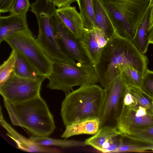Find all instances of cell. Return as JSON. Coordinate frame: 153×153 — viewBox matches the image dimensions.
<instances>
[{
  "label": "cell",
  "instance_id": "cell-21",
  "mask_svg": "<svg viewBox=\"0 0 153 153\" xmlns=\"http://www.w3.org/2000/svg\"><path fill=\"white\" fill-rule=\"evenodd\" d=\"M85 29L95 28V17L93 0H76Z\"/></svg>",
  "mask_w": 153,
  "mask_h": 153
},
{
  "label": "cell",
  "instance_id": "cell-12",
  "mask_svg": "<svg viewBox=\"0 0 153 153\" xmlns=\"http://www.w3.org/2000/svg\"><path fill=\"white\" fill-rule=\"evenodd\" d=\"M101 1L114 27L116 33L122 37L132 39L140 24L126 16L112 5Z\"/></svg>",
  "mask_w": 153,
  "mask_h": 153
},
{
  "label": "cell",
  "instance_id": "cell-26",
  "mask_svg": "<svg viewBox=\"0 0 153 153\" xmlns=\"http://www.w3.org/2000/svg\"><path fill=\"white\" fill-rule=\"evenodd\" d=\"M16 53V51L12 49L9 57L1 65L0 85L8 78L13 72L15 61Z\"/></svg>",
  "mask_w": 153,
  "mask_h": 153
},
{
  "label": "cell",
  "instance_id": "cell-1",
  "mask_svg": "<svg viewBox=\"0 0 153 153\" xmlns=\"http://www.w3.org/2000/svg\"><path fill=\"white\" fill-rule=\"evenodd\" d=\"M147 57L141 53L131 40L116 33L108 42L94 66L99 82L103 88L120 76V69L133 67L143 76L147 68Z\"/></svg>",
  "mask_w": 153,
  "mask_h": 153
},
{
  "label": "cell",
  "instance_id": "cell-4",
  "mask_svg": "<svg viewBox=\"0 0 153 153\" xmlns=\"http://www.w3.org/2000/svg\"><path fill=\"white\" fill-rule=\"evenodd\" d=\"M47 79L49 82L47 87L48 88L66 94L71 91L74 86L99 82L94 66L90 63L53 61L51 71Z\"/></svg>",
  "mask_w": 153,
  "mask_h": 153
},
{
  "label": "cell",
  "instance_id": "cell-20",
  "mask_svg": "<svg viewBox=\"0 0 153 153\" xmlns=\"http://www.w3.org/2000/svg\"><path fill=\"white\" fill-rule=\"evenodd\" d=\"M16 51V57L13 71L15 75L22 77L31 79L41 76L23 55Z\"/></svg>",
  "mask_w": 153,
  "mask_h": 153
},
{
  "label": "cell",
  "instance_id": "cell-19",
  "mask_svg": "<svg viewBox=\"0 0 153 153\" xmlns=\"http://www.w3.org/2000/svg\"><path fill=\"white\" fill-rule=\"evenodd\" d=\"M29 139L35 144L42 146H55L62 148L84 147L86 146L84 141L74 140H60L48 136H31Z\"/></svg>",
  "mask_w": 153,
  "mask_h": 153
},
{
  "label": "cell",
  "instance_id": "cell-8",
  "mask_svg": "<svg viewBox=\"0 0 153 153\" xmlns=\"http://www.w3.org/2000/svg\"><path fill=\"white\" fill-rule=\"evenodd\" d=\"M117 128L123 134L132 130L153 125V115L139 104L135 105H122L116 120Z\"/></svg>",
  "mask_w": 153,
  "mask_h": 153
},
{
  "label": "cell",
  "instance_id": "cell-32",
  "mask_svg": "<svg viewBox=\"0 0 153 153\" xmlns=\"http://www.w3.org/2000/svg\"><path fill=\"white\" fill-rule=\"evenodd\" d=\"M153 27V2L150 7L149 14L148 32Z\"/></svg>",
  "mask_w": 153,
  "mask_h": 153
},
{
  "label": "cell",
  "instance_id": "cell-11",
  "mask_svg": "<svg viewBox=\"0 0 153 153\" xmlns=\"http://www.w3.org/2000/svg\"><path fill=\"white\" fill-rule=\"evenodd\" d=\"M109 40L97 28L85 29L79 41L90 63L95 65L100 58L103 49Z\"/></svg>",
  "mask_w": 153,
  "mask_h": 153
},
{
  "label": "cell",
  "instance_id": "cell-5",
  "mask_svg": "<svg viewBox=\"0 0 153 153\" xmlns=\"http://www.w3.org/2000/svg\"><path fill=\"white\" fill-rule=\"evenodd\" d=\"M12 49L23 55L38 71L47 78L53 61L47 55L29 29L17 32L4 40Z\"/></svg>",
  "mask_w": 153,
  "mask_h": 153
},
{
  "label": "cell",
  "instance_id": "cell-35",
  "mask_svg": "<svg viewBox=\"0 0 153 153\" xmlns=\"http://www.w3.org/2000/svg\"><path fill=\"white\" fill-rule=\"evenodd\" d=\"M152 152H153V150H152Z\"/></svg>",
  "mask_w": 153,
  "mask_h": 153
},
{
  "label": "cell",
  "instance_id": "cell-25",
  "mask_svg": "<svg viewBox=\"0 0 153 153\" xmlns=\"http://www.w3.org/2000/svg\"><path fill=\"white\" fill-rule=\"evenodd\" d=\"M153 150V144L134 143L125 141L123 138L121 144L114 153L152 152Z\"/></svg>",
  "mask_w": 153,
  "mask_h": 153
},
{
  "label": "cell",
  "instance_id": "cell-33",
  "mask_svg": "<svg viewBox=\"0 0 153 153\" xmlns=\"http://www.w3.org/2000/svg\"><path fill=\"white\" fill-rule=\"evenodd\" d=\"M148 39L149 44L153 45V27L148 32Z\"/></svg>",
  "mask_w": 153,
  "mask_h": 153
},
{
  "label": "cell",
  "instance_id": "cell-30",
  "mask_svg": "<svg viewBox=\"0 0 153 153\" xmlns=\"http://www.w3.org/2000/svg\"><path fill=\"white\" fill-rule=\"evenodd\" d=\"M15 0H0V13L10 12L11 7Z\"/></svg>",
  "mask_w": 153,
  "mask_h": 153
},
{
  "label": "cell",
  "instance_id": "cell-29",
  "mask_svg": "<svg viewBox=\"0 0 153 153\" xmlns=\"http://www.w3.org/2000/svg\"><path fill=\"white\" fill-rule=\"evenodd\" d=\"M108 3H117L136 7H147L150 0H100Z\"/></svg>",
  "mask_w": 153,
  "mask_h": 153
},
{
  "label": "cell",
  "instance_id": "cell-23",
  "mask_svg": "<svg viewBox=\"0 0 153 153\" xmlns=\"http://www.w3.org/2000/svg\"><path fill=\"white\" fill-rule=\"evenodd\" d=\"M123 135L125 137L131 140L153 144V125L135 129L128 134Z\"/></svg>",
  "mask_w": 153,
  "mask_h": 153
},
{
  "label": "cell",
  "instance_id": "cell-10",
  "mask_svg": "<svg viewBox=\"0 0 153 153\" xmlns=\"http://www.w3.org/2000/svg\"><path fill=\"white\" fill-rule=\"evenodd\" d=\"M124 135L117 128L106 125L101 127L93 136L86 139L85 143L102 153H114L121 145Z\"/></svg>",
  "mask_w": 153,
  "mask_h": 153
},
{
  "label": "cell",
  "instance_id": "cell-6",
  "mask_svg": "<svg viewBox=\"0 0 153 153\" xmlns=\"http://www.w3.org/2000/svg\"><path fill=\"white\" fill-rule=\"evenodd\" d=\"M46 78L42 76L34 79L23 78L13 72L0 85V93L4 100L10 102L26 101L40 95L42 84Z\"/></svg>",
  "mask_w": 153,
  "mask_h": 153
},
{
  "label": "cell",
  "instance_id": "cell-22",
  "mask_svg": "<svg viewBox=\"0 0 153 153\" xmlns=\"http://www.w3.org/2000/svg\"><path fill=\"white\" fill-rule=\"evenodd\" d=\"M120 76L126 85L140 88L143 76L135 69L125 66L120 69Z\"/></svg>",
  "mask_w": 153,
  "mask_h": 153
},
{
  "label": "cell",
  "instance_id": "cell-7",
  "mask_svg": "<svg viewBox=\"0 0 153 153\" xmlns=\"http://www.w3.org/2000/svg\"><path fill=\"white\" fill-rule=\"evenodd\" d=\"M126 84L120 75L103 88L104 97L99 119L100 128L115 120L120 112Z\"/></svg>",
  "mask_w": 153,
  "mask_h": 153
},
{
  "label": "cell",
  "instance_id": "cell-13",
  "mask_svg": "<svg viewBox=\"0 0 153 153\" xmlns=\"http://www.w3.org/2000/svg\"><path fill=\"white\" fill-rule=\"evenodd\" d=\"M0 123L6 130L7 135L16 143L17 148L21 150L29 152L57 153L59 152L57 149L48 148L36 145L29 138H27L19 134L4 120L0 109Z\"/></svg>",
  "mask_w": 153,
  "mask_h": 153
},
{
  "label": "cell",
  "instance_id": "cell-17",
  "mask_svg": "<svg viewBox=\"0 0 153 153\" xmlns=\"http://www.w3.org/2000/svg\"><path fill=\"white\" fill-rule=\"evenodd\" d=\"M95 13V28L100 30L109 40L116 32L100 0H93Z\"/></svg>",
  "mask_w": 153,
  "mask_h": 153
},
{
  "label": "cell",
  "instance_id": "cell-9",
  "mask_svg": "<svg viewBox=\"0 0 153 153\" xmlns=\"http://www.w3.org/2000/svg\"><path fill=\"white\" fill-rule=\"evenodd\" d=\"M52 23L59 46L62 52L68 56L82 63H89L79 42L57 16H53Z\"/></svg>",
  "mask_w": 153,
  "mask_h": 153
},
{
  "label": "cell",
  "instance_id": "cell-28",
  "mask_svg": "<svg viewBox=\"0 0 153 153\" xmlns=\"http://www.w3.org/2000/svg\"><path fill=\"white\" fill-rule=\"evenodd\" d=\"M30 5L29 0H15L11 7L10 12L11 14L26 16Z\"/></svg>",
  "mask_w": 153,
  "mask_h": 153
},
{
  "label": "cell",
  "instance_id": "cell-15",
  "mask_svg": "<svg viewBox=\"0 0 153 153\" xmlns=\"http://www.w3.org/2000/svg\"><path fill=\"white\" fill-rule=\"evenodd\" d=\"M26 15L13 14L0 17V43L18 32L29 29Z\"/></svg>",
  "mask_w": 153,
  "mask_h": 153
},
{
  "label": "cell",
  "instance_id": "cell-16",
  "mask_svg": "<svg viewBox=\"0 0 153 153\" xmlns=\"http://www.w3.org/2000/svg\"><path fill=\"white\" fill-rule=\"evenodd\" d=\"M99 118L87 119L74 123L65 126L61 137L65 139L72 136L82 134L94 135L100 128Z\"/></svg>",
  "mask_w": 153,
  "mask_h": 153
},
{
  "label": "cell",
  "instance_id": "cell-2",
  "mask_svg": "<svg viewBox=\"0 0 153 153\" xmlns=\"http://www.w3.org/2000/svg\"><path fill=\"white\" fill-rule=\"evenodd\" d=\"M4 106L13 125L25 128L34 136H48L56 128L53 117L40 95L24 102Z\"/></svg>",
  "mask_w": 153,
  "mask_h": 153
},
{
  "label": "cell",
  "instance_id": "cell-18",
  "mask_svg": "<svg viewBox=\"0 0 153 153\" xmlns=\"http://www.w3.org/2000/svg\"><path fill=\"white\" fill-rule=\"evenodd\" d=\"M149 10L150 8L147 11L134 36L131 40L137 48L143 54L147 52L149 44L148 39Z\"/></svg>",
  "mask_w": 153,
  "mask_h": 153
},
{
  "label": "cell",
  "instance_id": "cell-24",
  "mask_svg": "<svg viewBox=\"0 0 153 153\" xmlns=\"http://www.w3.org/2000/svg\"><path fill=\"white\" fill-rule=\"evenodd\" d=\"M129 92L135 98L139 104L153 115L152 100L141 91L139 88L126 85Z\"/></svg>",
  "mask_w": 153,
  "mask_h": 153
},
{
  "label": "cell",
  "instance_id": "cell-14",
  "mask_svg": "<svg viewBox=\"0 0 153 153\" xmlns=\"http://www.w3.org/2000/svg\"><path fill=\"white\" fill-rule=\"evenodd\" d=\"M56 13L64 25L79 40L85 28L81 16L76 7L71 6L58 8Z\"/></svg>",
  "mask_w": 153,
  "mask_h": 153
},
{
  "label": "cell",
  "instance_id": "cell-27",
  "mask_svg": "<svg viewBox=\"0 0 153 153\" xmlns=\"http://www.w3.org/2000/svg\"><path fill=\"white\" fill-rule=\"evenodd\" d=\"M142 91L153 100V71L147 69L143 76L141 86Z\"/></svg>",
  "mask_w": 153,
  "mask_h": 153
},
{
  "label": "cell",
  "instance_id": "cell-34",
  "mask_svg": "<svg viewBox=\"0 0 153 153\" xmlns=\"http://www.w3.org/2000/svg\"><path fill=\"white\" fill-rule=\"evenodd\" d=\"M152 103H153V100H152Z\"/></svg>",
  "mask_w": 153,
  "mask_h": 153
},
{
  "label": "cell",
  "instance_id": "cell-3",
  "mask_svg": "<svg viewBox=\"0 0 153 153\" xmlns=\"http://www.w3.org/2000/svg\"><path fill=\"white\" fill-rule=\"evenodd\" d=\"M104 97L103 88L96 84L80 86L66 94L61 109L64 125L99 118Z\"/></svg>",
  "mask_w": 153,
  "mask_h": 153
},
{
  "label": "cell",
  "instance_id": "cell-31",
  "mask_svg": "<svg viewBox=\"0 0 153 153\" xmlns=\"http://www.w3.org/2000/svg\"><path fill=\"white\" fill-rule=\"evenodd\" d=\"M53 2L58 8L70 7L76 0H50Z\"/></svg>",
  "mask_w": 153,
  "mask_h": 153
}]
</instances>
